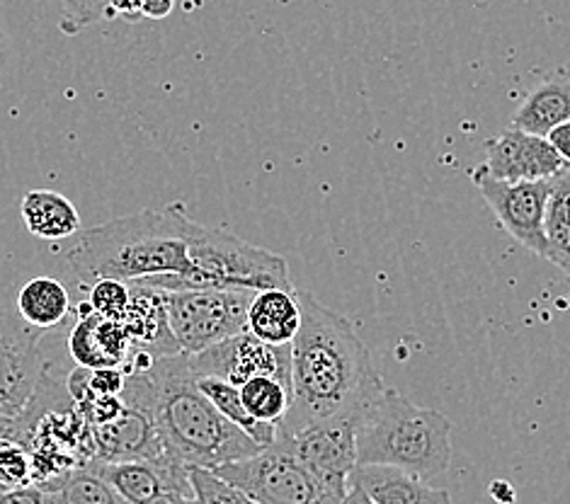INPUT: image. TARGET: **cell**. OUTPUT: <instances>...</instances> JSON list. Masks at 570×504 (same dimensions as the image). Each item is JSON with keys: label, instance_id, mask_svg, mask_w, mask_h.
I'll return each instance as SVG.
<instances>
[{"label": "cell", "instance_id": "obj_32", "mask_svg": "<svg viewBox=\"0 0 570 504\" xmlns=\"http://www.w3.org/2000/svg\"><path fill=\"white\" fill-rule=\"evenodd\" d=\"M173 12V0H144L141 3V18L163 20Z\"/></svg>", "mask_w": 570, "mask_h": 504}, {"label": "cell", "instance_id": "obj_29", "mask_svg": "<svg viewBox=\"0 0 570 504\" xmlns=\"http://www.w3.org/2000/svg\"><path fill=\"white\" fill-rule=\"evenodd\" d=\"M127 386V374L119 366H107V369H90L88 374V391L90 398H107V395H121ZM86 401V403H88ZM83 405V403H80Z\"/></svg>", "mask_w": 570, "mask_h": 504}, {"label": "cell", "instance_id": "obj_2", "mask_svg": "<svg viewBox=\"0 0 570 504\" xmlns=\"http://www.w3.org/2000/svg\"><path fill=\"white\" fill-rule=\"evenodd\" d=\"M121 398L151 413L166 454L189 471H214L263 452L199 391L187 354L160 357L148 372L129 374Z\"/></svg>", "mask_w": 570, "mask_h": 504}, {"label": "cell", "instance_id": "obj_35", "mask_svg": "<svg viewBox=\"0 0 570 504\" xmlns=\"http://www.w3.org/2000/svg\"><path fill=\"white\" fill-rule=\"evenodd\" d=\"M561 269H563V271H566V275H568V277H570V260H568V263H566V265H563V267H561Z\"/></svg>", "mask_w": 570, "mask_h": 504}, {"label": "cell", "instance_id": "obj_16", "mask_svg": "<svg viewBox=\"0 0 570 504\" xmlns=\"http://www.w3.org/2000/svg\"><path fill=\"white\" fill-rule=\"evenodd\" d=\"M121 323L127 325L134 349L154 354L156 359L183 354L170 333L163 289H156V286L139 284V281L131 284V304Z\"/></svg>", "mask_w": 570, "mask_h": 504}, {"label": "cell", "instance_id": "obj_28", "mask_svg": "<svg viewBox=\"0 0 570 504\" xmlns=\"http://www.w3.org/2000/svg\"><path fill=\"white\" fill-rule=\"evenodd\" d=\"M88 302L98 316L110 320H121L127 316L131 304V284L119 279H100L88 286Z\"/></svg>", "mask_w": 570, "mask_h": 504}, {"label": "cell", "instance_id": "obj_7", "mask_svg": "<svg viewBox=\"0 0 570 504\" xmlns=\"http://www.w3.org/2000/svg\"><path fill=\"white\" fill-rule=\"evenodd\" d=\"M253 289L163 291L170 333L183 354H199L248 330Z\"/></svg>", "mask_w": 570, "mask_h": 504}, {"label": "cell", "instance_id": "obj_20", "mask_svg": "<svg viewBox=\"0 0 570 504\" xmlns=\"http://www.w3.org/2000/svg\"><path fill=\"white\" fill-rule=\"evenodd\" d=\"M20 216L27 230L39 240H66L80 230V216L73 204L53 189H32L20 201Z\"/></svg>", "mask_w": 570, "mask_h": 504}, {"label": "cell", "instance_id": "obj_33", "mask_svg": "<svg viewBox=\"0 0 570 504\" xmlns=\"http://www.w3.org/2000/svg\"><path fill=\"white\" fill-rule=\"evenodd\" d=\"M151 504H197V497L193 490H178V493H166Z\"/></svg>", "mask_w": 570, "mask_h": 504}, {"label": "cell", "instance_id": "obj_3", "mask_svg": "<svg viewBox=\"0 0 570 504\" xmlns=\"http://www.w3.org/2000/svg\"><path fill=\"white\" fill-rule=\"evenodd\" d=\"M197 226L180 201L129 214L83 230L66 250V263L83 286L100 279L137 284L185 277L193 267L189 245Z\"/></svg>", "mask_w": 570, "mask_h": 504}, {"label": "cell", "instance_id": "obj_14", "mask_svg": "<svg viewBox=\"0 0 570 504\" xmlns=\"http://www.w3.org/2000/svg\"><path fill=\"white\" fill-rule=\"evenodd\" d=\"M90 429L95 442V461L98 463L154 461L166 456L156 422L141 405L125 401V411H121L119 417Z\"/></svg>", "mask_w": 570, "mask_h": 504}, {"label": "cell", "instance_id": "obj_9", "mask_svg": "<svg viewBox=\"0 0 570 504\" xmlns=\"http://www.w3.org/2000/svg\"><path fill=\"white\" fill-rule=\"evenodd\" d=\"M357 419L360 415L328 417L296 432L277 427V444L314 471L325 485L347 493L352 473L357 468Z\"/></svg>", "mask_w": 570, "mask_h": 504}, {"label": "cell", "instance_id": "obj_27", "mask_svg": "<svg viewBox=\"0 0 570 504\" xmlns=\"http://www.w3.org/2000/svg\"><path fill=\"white\" fill-rule=\"evenodd\" d=\"M189 485H193L197 504H257L243 490L222 481L219 475L205 468L189 471Z\"/></svg>", "mask_w": 570, "mask_h": 504}, {"label": "cell", "instance_id": "obj_26", "mask_svg": "<svg viewBox=\"0 0 570 504\" xmlns=\"http://www.w3.org/2000/svg\"><path fill=\"white\" fill-rule=\"evenodd\" d=\"M63 3L69 8V20L63 22V30L71 34L100 20H141V0H63Z\"/></svg>", "mask_w": 570, "mask_h": 504}, {"label": "cell", "instance_id": "obj_22", "mask_svg": "<svg viewBox=\"0 0 570 504\" xmlns=\"http://www.w3.org/2000/svg\"><path fill=\"white\" fill-rule=\"evenodd\" d=\"M39 490L45 493L47 504H127L92 466L73 468L39 485Z\"/></svg>", "mask_w": 570, "mask_h": 504}, {"label": "cell", "instance_id": "obj_24", "mask_svg": "<svg viewBox=\"0 0 570 504\" xmlns=\"http://www.w3.org/2000/svg\"><path fill=\"white\" fill-rule=\"evenodd\" d=\"M544 230L551 253L549 263H553L556 267H563L570 260V166H566L551 180Z\"/></svg>", "mask_w": 570, "mask_h": 504}, {"label": "cell", "instance_id": "obj_19", "mask_svg": "<svg viewBox=\"0 0 570 504\" xmlns=\"http://www.w3.org/2000/svg\"><path fill=\"white\" fill-rule=\"evenodd\" d=\"M570 119V73H556L527 92L512 127L534 136H549L553 127Z\"/></svg>", "mask_w": 570, "mask_h": 504}, {"label": "cell", "instance_id": "obj_12", "mask_svg": "<svg viewBox=\"0 0 570 504\" xmlns=\"http://www.w3.org/2000/svg\"><path fill=\"white\" fill-rule=\"evenodd\" d=\"M483 166L495 180L537 182L551 180L568 162L553 151L547 136H534L510 127L485 144Z\"/></svg>", "mask_w": 570, "mask_h": 504}, {"label": "cell", "instance_id": "obj_25", "mask_svg": "<svg viewBox=\"0 0 570 504\" xmlns=\"http://www.w3.org/2000/svg\"><path fill=\"white\" fill-rule=\"evenodd\" d=\"M238 391L246 411L265 425L279 427L292 407V386L275 376H255Z\"/></svg>", "mask_w": 570, "mask_h": 504}, {"label": "cell", "instance_id": "obj_18", "mask_svg": "<svg viewBox=\"0 0 570 504\" xmlns=\"http://www.w3.org/2000/svg\"><path fill=\"white\" fill-rule=\"evenodd\" d=\"M298 328H302V304L296 289L255 291L248 310V333L267 345H292Z\"/></svg>", "mask_w": 570, "mask_h": 504}, {"label": "cell", "instance_id": "obj_34", "mask_svg": "<svg viewBox=\"0 0 570 504\" xmlns=\"http://www.w3.org/2000/svg\"><path fill=\"white\" fill-rule=\"evenodd\" d=\"M341 504H376V502L370 495H366L360 485H350L347 495H345V500Z\"/></svg>", "mask_w": 570, "mask_h": 504}, {"label": "cell", "instance_id": "obj_1", "mask_svg": "<svg viewBox=\"0 0 570 504\" xmlns=\"http://www.w3.org/2000/svg\"><path fill=\"white\" fill-rule=\"evenodd\" d=\"M298 304L302 328L292 343V407L279 425L282 432L328 417L360 415L384 388L370 349L347 318L306 291H298Z\"/></svg>", "mask_w": 570, "mask_h": 504}, {"label": "cell", "instance_id": "obj_13", "mask_svg": "<svg viewBox=\"0 0 570 504\" xmlns=\"http://www.w3.org/2000/svg\"><path fill=\"white\" fill-rule=\"evenodd\" d=\"M51 376L45 374L42 381L27 403L24 411L16 417L0 415V493L10 490H22L35 485V456H32V439L37 419L42 415L49 401Z\"/></svg>", "mask_w": 570, "mask_h": 504}, {"label": "cell", "instance_id": "obj_23", "mask_svg": "<svg viewBox=\"0 0 570 504\" xmlns=\"http://www.w3.org/2000/svg\"><path fill=\"white\" fill-rule=\"evenodd\" d=\"M195 378H197L199 391L207 395L216 411H219L226 419L234 422L236 427L246 432L257 446L267 448L277 442V425H265V422H257L246 411V405H243L240 391L236 386H230V384H226V381L214 378V376H195Z\"/></svg>", "mask_w": 570, "mask_h": 504}, {"label": "cell", "instance_id": "obj_17", "mask_svg": "<svg viewBox=\"0 0 570 504\" xmlns=\"http://www.w3.org/2000/svg\"><path fill=\"white\" fill-rule=\"evenodd\" d=\"M350 485H360L376 504H452L446 490L393 466H357Z\"/></svg>", "mask_w": 570, "mask_h": 504}, {"label": "cell", "instance_id": "obj_5", "mask_svg": "<svg viewBox=\"0 0 570 504\" xmlns=\"http://www.w3.org/2000/svg\"><path fill=\"white\" fill-rule=\"evenodd\" d=\"M189 271L185 277L139 281L163 291L183 289H287L294 291L289 265L282 255L257 248L219 228L197 226L189 245Z\"/></svg>", "mask_w": 570, "mask_h": 504}, {"label": "cell", "instance_id": "obj_11", "mask_svg": "<svg viewBox=\"0 0 570 504\" xmlns=\"http://www.w3.org/2000/svg\"><path fill=\"white\" fill-rule=\"evenodd\" d=\"M42 335L18 313L0 310V415H20L47 374Z\"/></svg>", "mask_w": 570, "mask_h": 504}, {"label": "cell", "instance_id": "obj_15", "mask_svg": "<svg viewBox=\"0 0 570 504\" xmlns=\"http://www.w3.org/2000/svg\"><path fill=\"white\" fill-rule=\"evenodd\" d=\"M90 466L110 483L127 504H151L160 495L193 490L189 468L180 466L168 454L154 461H125V463H98Z\"/></svg>", "mask_w": 570, "mask_h": 504}, {"label": "cell", "instance_id": "obj_31", "mask_svg": "<svg viewBox=\"0 0 570 504\" xmlns=\"http://www.w3.org/2000/svg\"><path fill=\"white\" fill-rule=\"evenodd\" d=\"M549 144L553 146V151L559 154L568 166H570V119H566L563 125H559V127H553L551 131H549Z\"/></svg>", "mask_w": 570, "mask_h": 504}, {"label": "cell", "instance_id": "obj_10", "mask_svg": "<svg viewBox=\"0 0 570 504\" xmlns=\"http://www.w3.org/2000/svg\"><path fill=\"white\" fill-rule=\"evenodd\" d=\"M187 357L195 376L222 378L236 388L255 376H275L292 386V345H267L248 330Z\"/></svg>", "mask_w": 570, "mask_h": 504}, {"label": "cell", "instance_id": "obj_36", "mask_svg": "<svg viewBox=\"0 0 570 504\" xmlns=\"http://www.w3.org/2000/svg\"><path fill=\"white\" fill-rule=\"evenodd\" d=\"M141 3H144V0H141Z\"/></svg>", "mask_w": 570, "mask_h": 504}, {"label": "cell", "instance_id": "obj_21", "mask_svg": "<svg viewBox=\"0 0 570 504\" xmlns=\"http://www.w3.org/2000/svg\"><path fill=\"white\" fill-rule=\"evenodd\" d=\"M71 313V294L53 277H37L18 291V316L37 330H51Z\"/></svg>", "mask_w": 570, "mask_h": 504}, {"label": "cell", "instance_id": "obj_8", "mask_svg": "<svg viewBox=\"0 0 570 504\" xmlns=\"http://www.w3.org/2000/svg\"><path fill=\"white\" fill-rule=\"evenodd\" d=\"M551 180L505 182L491 177L485 166H476L471 170V182L476 185L488 209L493 211L498 224L505 228V234L518 240L529 253L544 257V260H551L544 230Z\"/></svg>", "mask_w": 570, "mask_h": 504}, {"label": "cell", "instance_id": "obj_4", "mask_svg": "<svg viewBox=\"0 0 570 504\" xmlns=\"http://www.w3.org/2000/svg\"><path fill=\"white\" fill-rule=\"evenodd\" d=\"M452 463V422L384 386L357 419V466H393L423 481L440 478Z\"/></svg>", "mask_w": 570, "mask_h": 504}, {"label": "cell", "instance_id": "obj_30", "mask_svg": "<svg viewBox=\"0 0 570 504\" xmlns=\"http://www.w3.org/2000/svg\"><path fill=\"white\" fill-rule=\"evenodd\" d=\"M0 504H47V497L39 487H22L10 490V493H0Z\"/></svg>", "mask_w": 570, "mask_h": 504}, {"label": "cell", "instance_id": "obj_6", "mask_svg": "<svg viewBox=\"0 0 570 504\" xmlns=\"http://www.w3.org/2000/svg\"><path fill=\"white\" fill-rule=\"evenodd\" d=\"M257 504H341L347 493L325 485L282 444L212 471Z\"/></svg>", "mask_w": 570, "mask_h": 504}]
</instances>
